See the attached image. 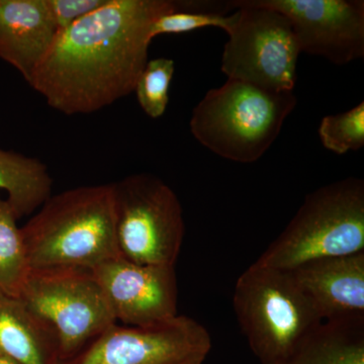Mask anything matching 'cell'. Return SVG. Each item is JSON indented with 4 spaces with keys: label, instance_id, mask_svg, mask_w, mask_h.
Here are the masks:
<instances>
[{
    "label": "cell",
    "instance_id": "cell-1",
    "mask_svg": "<svg viewBox=\"0 0 364 364\" xmlns=\"http://www.w3.org/2000/svg\"><path fill=\"white\" fill-rule=\"evenodd\" d=\"M173 0H107L60 31L28 85L67 116L102 111L135 90L158 18Z\"/></svg>",
    "mask_w": 364,
    "mask_h": 364
},
{
    "label": "cell",
    "instance_id": "cell-2",
    "mask_svg": "<svg viewBox=\"0 0 364 364\" xmlns=\"http://www.w3.org/2000/svg\"><path fill=\"white\" fill-rule=\"evenodd\" d=\"M31 269H93L119 257L112 183L52 196L21 228Z\"/></svg>",
    "mask_w": 364,
    "mask_h": 364
},
{
    "label": "cell",
    "instance_id": "cell-3",
    "mask_svg": "<svg viewBox=\"0 0 364 364\" xmlns=\"http://www.w3.org/2000/svg\"><path fill=\"white\" fill-rule=\"evenodd\" d=\"M296 104L294 91L274 92L228 79L205 93L193 109L189 128L218 156L253 163L272 147Z\"/></svg>",
    "mask_w": 364,
    "mask_h": 364
},
{
    "label": "cell",
    "instance_id": "cell-4",
    "mask_svg": "<svg viewBox=\"0 0 364 364\" xmlns=\"http://www.w3.org/2000/svg\"><path fill=\"white\" fill-rule=\"evenodd\" d=\"M363 251L364 181L347 177L309 193L256 262L289 270L309 261Z\"/></svg>",
    "mask_w": 364,
    "mask_h": 364
},
{
    "label": "cell",
    "instance_id": "cell-5",
    "mask_svg": "<svg viewBox=\"0 0 364 364\" xmlns=\"http://www.w3.org/2000/svg\"><path fill=\"white\" fill-rule=\"evenodd\" d=\"M233 306L241 331L261 364H282L323 322L291 270L254 262L235 286Z\"/></svg>",
    "mask_w": 364,
    "mask_h": 364
},
{
    "label": "cell",
    "instance_id": "cell-6",
    "mask_svg": "<svg viewBox=\"0 0 364 364\" xmlns=\"http://www.w3.org/2000/svg\"><path fill=\"white\" fill-rule=\"evenodd\" d=\"M119 257L148 265H172L183 243L186 225L173 189L152 174L112 182Z\"/></svg>",
    "mask_w": 364,
    "mask_h": 364
},
{
    "label": "cell",
    "instance_id": "cell-7",
    "mask_svg": "<svg viewBox=\"0 0 364 364\" xmlns=\"http://www.w3.org/2000/svg\"><path fill=\"white\" fill-rule=\"evenodd\" d=\"M18 298L54 328L59 360L76 355L117 323L102 287L87 268L31 269Z\"/></svg>",
    "mask_w": 364,
    "mask_h": 364
},
{
    "label": "cell",
    "instance_id": "cell-8",
    "mask_svg": "<svg viewBox=\"0 0 364 364\" xmlns=\"http://www.w3.org/2000/svg\"><path fill=\"white\" fill-rule=\"evenodd\" d=\"M229 4L237 18L223 50V73L263 90L294 91L301 52L291 21L279 11L245 0Z\"/></svg>",
    "mask_w": 364,
    "mask_h": 364
},
{
    "label": "cell",
    "instance_id": "cell-9",
    "mask_svg": "<svg viewBox=\"0 0 364 364\" xmlns=\"http://www.w3.org/2000/svg\"><path fill=\"white\" fill-rule=\"evenodd\" d=\"M210 349L207 328L178 315L152 327L116 323L76 355L56 364H203Z\"/></svg>",
    "mask_w": 364,
    "mask_h": 364
},
{
    "label": "cell",
    "instance_id": "cell-10",
    "mask_svg": "<svg viewBox=\"0 0 364 364\" xmlns=\"http://www.w3.org/2000/svg\"><path fill=\"white\" fill-rule=\"evenodd\" d=\"M286 16L301 53L345 65L364 56L363 0H245Z\"/></svg>",
    "mask_w": 364,
    "mask_h": 364
},
{
    "label": "cell",
    "instance_id": "cell-11",
    "mask_svg": "<svg viewBox=\"0 0 364 364\" xmlns=\"http://www.w3.org/2000/svg\"><path fill=\"white\" fill-rule=\"evenodd\" d=\"M91 270L116 322L152 327L178 316L176 267L136 264L119 256Z\"/></svg>",
    "mask_w": 364,
    "mask_h": 364
},
{
    "label": "cell",
    "instance_id": "cell-12",
    "mask_svg": "<svg viewBox=\"0 0 364 364\" xmlns=\"http://www.w3.org/2000/svg\"><path fill=\"white\" fill-rule=\"evenodd\" d=\"M289 270L323 321L364 315V251Z\"/></svg>",
    "mask_w": 364,
    "mask_h": 364
},
{
    "label": "cell",
    "instance_id": "cell-13",
    "mask_svg": "<svg viewBox=\"0 0 364 364\" xmlns=\"http://www.w3.org/2000/svg\"><path fill=\"white\" fill-rule=\"evenodd\" d=\"M46 0H0V59L30 82L56 37Z\"/></svg>",
    "mask_w": 364,
    "mask_h": 364
},
{
    "label": "cell",
    "instance_id": "cell-14",
    "mask_svg": "<svg viewBox=\"0 0 364 364\" xmlns=\"http://www.w3.org/2000/svg\"><path fill=\"white\" fill-rule=\"evenodd\" d=\"M0 352L21 364H56L58 336L23 299L0 294Z\"/></svg>",
    "mask_w": 364,
    "mask_h": 364
},
{
    "label": "cell",
    "instance_id": "cell-15",
    "mask_svg": "<svg viewBox=\"0 0 364 364\" xmlns=\"http://www.w3.org/2000/svg\"><path fill=\"white\" fill-rule=\"evenodd\" d=\"M282 364H364V315L323 321Z\"/></svg>",
    "mask_w": 364,
    "mask_h": 364
},
{
    "label": "cell",
    "instance_id": "cell-16",
    "mask_svg": "<svg viewBox=\"0 0 364 364\" xmlns=\"http://www.w3.org/2000/svg\"><path fill=\"white\" fill-rule=\"evenodd\" d=\"M53 179L47 166L13 151L0 149V189L18 220L32 215L52 196Z\"/></svg>",
    "mask_w": 364,
    "mask_h": 364
},
{
    "label": "cell",
    "instance_id": "cell-17",
    "mask_svg": "<svg viewBox=\"0 0 364 364\" xmlns=\"http://www.w3.org/2000/svg\"><path fill=\"white\" fill-rule=\"evenodd\" d=\"M13 208L0 198V294L20 296L30 273L25 242Z\"/></svg>",
    "mask_w": 364,
    "mask_h": 364
},
{
    "label": "cell",
    "instance_id": "cell-18",
    "mask_svg": "<svg viewBox=\"0 0 364 364\" xmlns=\"http://www.w3.org/2000/svg\"><path fill=\"white\" fill-rule=\"evenodd\" d=\"M229 1H178V9L158 18L151 28L152 40L165 33L193 32L200 28H219L227 33L236 21V11L230 13Z\"/></svg>",
    "mask_w": 364,
    "mask_h": 364
},
{
    "label": "cell",
    "instance_id": "cell-19",
    "mask_svg": "<svg viewBox=\"0 0 364 364\" xmlns=\"http://www.w3.org/2000/svg\"><path fill=\"white\" fill-rule=\"evenodd\" d=\"M176 71V63L168 58L149 60L136 81V100L151 119H159L166 112L169 87Z\"/></svg>",
    "mask_w": 364,
    "mask_h": 364
},
{
    "label": "cell",
    "instance_id": "cell-20",
    "mask_svg": "<svg viewBox=\"0 0 364 364\" xmlns=\"http://www.w3.org/2000/svg\"><path fill=\"white\" fill-rule=\"evenodd\" d=\"M318 136L326 149L344 155L364 146V102L341 114L323 117Z\"/></svg>",
    "mask_w": 364,
    "mask_h": 364
},
{
    "label": "cell",
    "instance_id": "cell-21",
    "mask_svg": "<svg viewBox=\"0 0 364 364\" xmlns=\"http://www.w3.org/2000/svg\"><path fill=\"white\" fill-rule=\"evenodd\" d=\"M107 0H46L57 31L65 30L74 23L93 13Z\"/></svg>",
    "mask_w": 364,
    "mask_h": 364
},
{
    "label": "cell",
    "instance_id": "cell-22",
    "mask_svg": "<svg viewBox=\"0 0 364 364\" xmlns=\"http://www.w3.org/2000/svg\"><path fill=\"white\" fill-rule=\"evenodd\" d=\"M0 364H21V363H16V361L14 360V359L9 358V356L4 355V354H2L1 352H0Z\"/></svg>",
    "mask_w": 364,
    "mask_h": 364
}]
</instances>
